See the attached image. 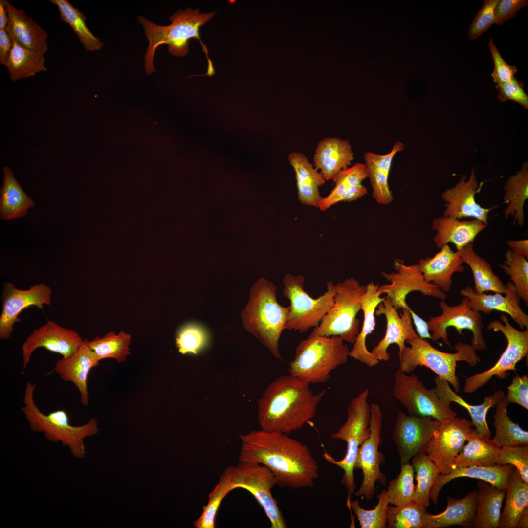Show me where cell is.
Masks as SVG:
<instances>
[{
    "label": "cell",
    "instance_id": "6da1fadb",
    "mask_svg": "<svg viewBox=\"0 0 528 528\" xmlns=\"http://www.w3.org/2000/svg\"><path fill=\"white\" fill-rule=\"evenodd\" d=\"M288 435L262 429L241 435L239 461L265 465L280 487H312L318 463L307 445Z\"/></svg>",
    "mask_w": 528,
    "mask_h": 528
},
{
    "label": "cell",
    "instance_id": "7a4b0ae2",
    "mask_svg": "<svg viewBox=\"0 0 528 528\" xmlns=\"http://www.w3.org/2000/svg\"><path fill=\"white\" fill-rule=\"evenodd\" d=\"M310 384L290 374L271 382L257 403L261 429L289 434L310 422L326 393L314 394Z\"/></svg>",
    "mask_w": 528,
    "mask_h": 528
},
{
    "label": "cell",
    "instance_id": "3957f363",
    "mask_svg": "<svg viewBox=\"0 0 528 528\" xmlns=\"http://www.w3.org/2000/svg\"><path fill=\"white\" fill-rule=\"evenodd\" d=\"M215 15V12L201 13L198 9L179 10L169 17L171 22L167 26L158 25L144 17L137 19L142 25L149 44L144 55V69L150 75L155 72L154 58L157 48L163 44L168 45L169 52L176 57L185 56L188 52L189 40L198 39L207 59V70L205 75L211 76L215 73L213 63L209 58L207 47L199 35V29Z\"/></svg>",
    "mask_w": 528,
    "mask_h": 528
},
{
    "label": "cell",
    "instance_id": "277c9868",
    "mask_svg": "<svg viewBox=\"0 0 528 528\" xmlns=\"http://www.w3.org/2000/svg\"><path fill=\"white\" fill-rule=\"evenodd\" d=\"M276 286L260 278L252 286L248 303L241 313L244 329L266 347L277 359H282L279 342L285 330L289 310L277 300Z\"/></svg>",
    "mask_w": 528,
    "mask_h": 528
},
{
    "label": "cell",
    "instance_id": "5b68a950",
    "mask_svg": "<svg viewBox=\"0 0 528 528\" xmlns=\"http://www.w3.org/2000/svg\"><path fill=\"white\" fill-rule=\"evenodd\" d=\"M36 386L30 381L27 382L23 399L24 405L21 407L31 430L43 433L48 440L53 442L61 441L64 446L68 447L74 457L83 458L86 454L84 439L99 432L97 420L92 418L85 424L73 426L64 410L44 414L34 401Z\"/></svg>",
    "mask_w": 528,
    "mask_h": 528
},
{
    "label": "cell",
    "instance_id": "8992f818",
    "mask_svg": "<svg viewBox=\"0 0 528 528\" xmlns=\"http://www.w3.org/2000/svg\"><path fill=\"white\" fill-rule=\"evenodd\" d=\"M350 351L338 336L309 335L297 346L289 374L309 384L326 382L331 371L347 363Z\"/></svg>",
    "mask_w": 528,
    "mask_h": 528
},
{
    "label": "cell",
    "instance_id": "52a82bcc",
    "mask_svg": "<svg viewBox=\"0 0 528 528\" xmlns=\"http://www.w3.org/2000/svg\"><path fill=\"white\" fill-rule=\"evenodd\" d=\"M406 342L405 346L398 352L399 369L407 374L413 372L418 366H425L434 372L440 379L452 384L457 393L460 390V383L456 374L457 362L464 361L471 366H475L480 361L476 350L471 345L457 343L454 353L438 350L426 339L418 335Z\"/></svg>",
    "mask_w": 528,
    "mask_h": 528
},
{
    "label": "cell",
    "instance_id": "ba28073f",
    "mask_svg": "<svg viewBox=\"0 0 528 528\" xmlns=\"http://www.w3.org/2000/svg\"><path fill=\"white\" fill-rule=\"evenodd\" d=\"M369 394V389H366L351 401L347 407L346 421L331 435L333 439L346 442L347 451L344 458L336 460L326 451L322 454L328 462L343 470L341 483L348 490L347 501H351V496L356 489L354 470L358 449L370 435V405L367 401Z\"/></svg>",
    "mask_w": 528,
    "mask_h": 528
},
{
    "label": "cell",
    "instance_id": "9c48e42d",
    "mask_svg": "<svg viewBox=\"0 0 528 528\" xmlns=\"http://www.w3.org/2000/svg\"><path fill=\"white\" fill-rule=\"evenodd\" d=\"M334 302L310 336H338L353 344L359 332L360 322L356 316L361 310L362 299L366 291L353 277L335 284Z\"/></svg>",
    "mask_w": 528,
    "mask_h": 528
},
{
    "label": "cell",
    "instance_id": "30bf717a",
    "mask_svg": "<svg viewBox=\"0 0 528 528\" xmlns=\"http://www.w3.org/2000/svg\"><path fill=\"white\" fill-rule=\"evenodd\" d=\"M304 281L301 275L287 273L283 277V294L290 303L285 330L304 333L317 327L333 304L336 287L333 282L328 281L327 290L313 298L305 290Z\"/></svg>",
    "mask_w": 528,
    "mask_h": 528
},
{
    "label": "cell",
    "instance_id": "8fae6325",
    "mask_svg": "<svg viewBox=\"0 0 528 528\" xmlns=\"http://www.w3.org/2000/svg\"><path fill=\"white\" fill-rule=\"evenodd\" d=\"M232 490H247L264 510L270 523L271 528H286L287 526L271 489L276 485L273 473L265 465L239 461L235 465L226 467L222 474Z\"/></svg>",
    "mask_w": 528,
    "mask_h": 528
},
{
    "label": "cell",
    "instance_id": "7c38bea8",
    "mask_svg": "<svg viewBox=\"0 0 528 528\" xmlns=\"http://www.w3.org/2000/svg\"><path fill=\"white\" fill-rule=\"evenodd\" d=\"M500 319L488 324L487 330L500 331L507 340V346L495 364L490 369L467 377L463 387L464 392L473 393L486 384L494 376L504 379L509 375L507 371L515 370L516 364L528 355V329L520 331L510 323L506 315L502 313Z\"/></svg>",
    "mask_w": 528,
    "mask_h": 528
},
{
    "label": "cell",
    "instance_id": "4fadbf2b",
    "mask_svg": "<svg viewBox=\"0 0 528 528\" xmlns=\"http://www.w3.org/2000/svg\"><path fill=\"white\" fill-rule=\"evenodd\" d=\"M392 394L409 415L431 417L440 422L457 416L450 405L440 399L434 389H427L414 374L408 375L398 369L395 373Z\"/></svg>",
    "mask_w": 528,
    "mask_h": 528
},
{
    "label": "cell",
    "instance_id": "5bb4252c",
    "mask_svg": "<svg viewBox=\"0 0 528 528\" xmlns=\"http://www.w3.org/2000/svg\"><path fill=\"white\" fill-rule=\"evenodd\" d=\"M439 305L441 314L430 317L427 321L429 330L432 332V340L437 341L441 339L447 346L451 347L447 329L452 327L455 328L459 335L463 334L464 330H470L473 334L471 345L476 350L487 348L483 333L482 315L471 308L468 298L463 297L460 304L452 306L441 300Z\"/></svg>",
    "mask_w": 528,
    "mask_h": 528
},
{
    "label": "cell",
    "instance_id": "9a60e30c",
    "mask_svg": "<svg viewBox=\"0 0 528 528\" xmlns=\"http://www.w3.org/2000/svg\"><path fill=\"white\" fill-rule=\"evenodd\" d=\"M383 414L381 409L376 403L370 405V435L360 446L355 463L354 470L361 469L363 475L362 484L354 493L357 496L371 499L375 492V484L377 481L385 485L386 479L380 470V465L385 461V456L378 450L382 443L381 436Z\"/></svg>",
    "mask_w": 528,
    "mask_h": 528
},
{
    "label": "cell",
    "instance_id": "2e32d148",
    "mask_svg": "<svg viewBox=\"0 0 528 528\" xmlns=\"http://www.w3.org/2000/svg\"><path fill=\"white\" fill-rule=\"evenodd\" d=\"M394 272H381L382 276L390 282L379 286L380 295L385 293L394 307L397 310L409 308L406 302L407 296L411 292L419 291L423 295L444 300L446 294L434 284L424 279L418 264L407 265L403 260L394 261Z\"/></svg>",
    "mask_w": 528,
    "mask_h": 528
},
{
    "label": "cell",
    "instance_id": "e0dca14e",
    "mask_svg": "<svg viewBox=\"0 0 528 528\" xmlns=\"http://www.w3.org/2000/svg\"><path fill=\"white\" fill-rule=\"evenodd\" d=\"M428 442L425 452L440 471L447 474L452 469L455 458L460 453L473 428L465 418H446L440 422Z\"/></svg>",
    "mask_w": 528,
    "mask_h": 528
},
{
    "label": "cell",
    "instance_id": "ac0fdd59",
    "mask_svg": "<svg viewBox=\"0 0 528 528\" xmlns=\"http://www.w3.org/2000/svg\"><path fill=\"white\" fill-rule=\"evenodd\" d=\"M440 422L431 417L407 414L400 410L393 429V440L400 465L410 462L415 456L425 452L426 447Z\"/></svg>",
    "mask_w": 528,
    "mask_h": 528
},
{
    "label": "cell",
    "instance_id": "d6986e66",
    "mask_svg": "<svg viewBox=\"0 0 528 528\" xmlns=\"http://www.w3.org/2000/svg\"><path fill=\"white\" fill-rule=\"evenodd\" d=\"M52 290L43 282L28 289H18L12 282H5L2 291V312L0 317V338L9 339L16 323L21 321L19 314L30 306L42 309L51 302Z\"/></svg>",
    "mask_w": 528,
    "mask_h": 528
},
{
    "label": "cell",
    "instance_id": "ffe728a7",
    "mask_svg": "<svg viewBox=\"0 0 528 528\" xmlns=\"http://www.w3.org/2000/svg\"><path fill=\"white\" fill-rule=\"evenodd\" d=\"M84 340L75 330L59 325L52 320L35 329L28 336L22 347L23 373L31 355L39 348L60 354L63 358L73 354L82 345Z\"/></svg>",
    "mask_w": 528,
    "mask_h": 528
},
{
    "label": "cell",
    "instance_id": "44dd1931",
    "mask_svg": "<svg viewBox=\"0 0 528 528\" xmlns=\"http://www.w3.org/2000/svg\"><path fill=\"white\" fill-rule=\"evenodd\" d=\"M466 177L462 176L454 186L441 194L442 199L445 202L443 216L458 220L472 218L488 225V214L497 206L486 208L478 204L475 195L480 192L483 183L481 185L478 183L474 169L467 180Z\"/></svg>",
    "mask_w": 528,
    "mask_h": 528
},
{
    "label": "cell",
    "instance_id": "7402d4cb",
    "mask_svg": "<svg viewBox=\"0 0 528 528\" xmlns=\"http://www.w3.org/2000/svg\"><path fill=\"white\" fill-rule=\"evenodd\" d=\"M409 308L408 309L403 308L402 313L399 315L398 310L393 306L390 298L386 296L385 299L377 305L375 316L384 315L386 319L385 334L371 352L379 361H387L390 359V355L387 349L390 345L397 344L399 352H401L406 346V341L418 335L412 325Z\"/></svg>",
    "mask_w": 528,
    "mask_h": 528
},
{
    "label": "cell",
    "instance_id": "603a6c76",
    "mask_svg": "<svg viewBox=\"0 0 528 528\" xmlns=\"http://www.w3.org/2000/svg\"><path fill=\"white\" fill-rule=\"evenodd\" d=\"M505 285V296L500 293H495L494 294L484 293L478 294L469 286L462 289L460 294L462 297L469 298L471 307L475 310L485 314H489L493 310L506 313L520 329H528V315L520 307V299L516 292L513 284L511 281H509Z\"/></svg>",
    "mask_w": 528,
    "mask_h": 528
},
{
    "label": "cell",
    "instance_id": "cb8c5ba5",
    "mask_svg": "<svg viewBox=\"0 0 528 528\" xmlns=\"http://www.w3.org/2000/svg\"><path fill=\"white\" fill-rule=\"evenodd\" d=\"M88 341L84 340L82 345L71 356L58 360L53 369L62 380L75 386L80 393V401L85 406L88 405L89 401L87 385L89 373L100 361L88 346Z\"/></svg>",
    "mask_w": 528,
    "mask_h": 528
},
{
    "label": "cell",
    "instance_id": "d4e9b609",
    "mask_svg": "<svg viewBox=\"0 0 528 528\" xmlns=\"http://www.w3.org/2000/svg\"><path fill=\"white\" fill-rule=\"evenodd\" d=\"M433 257L421 258L418 264L424 279L445 293L450 291L452 275L464 270L459 251H454L448 244L444 245Z\"/></svg>",
    "mask_w": 528,
    "mask_h": 528
},
{
    "label": "cell",
    "instance_id": "484cf974",
    "mask_svg": "<svg viewBox=\"0 0 528 528\" xmlns=\"http://www.w3.org/2000/svg\"><path fill=\"white\" fill-rule=\"evenodd\" d=\"M2 0L8 16L6 30L12 41L44 55L48 50L47 33L23 10L15 7L7 0Z\"/></svg>",
    "mask_w": 528,
    "mask_h": 528
},
{
    "label": "cell",
    "instance_id": "4316f807",
    "mask_svg": "<svg viewBox=\"0 0 528 528\" xmlns=\"http://www.w3.org/2000/svg\"><path fill=\"white\" fill-rule=\"evenodd\" d=\"M487 227V225L477 219L460 220L444 216L437 217L432 223V228L436 232L433 242L440 249L452 243L459 251L473 243L477 235Z\"/></svg>",
    "mask_w": 528,
    "mask_h": 528
},
{
    "label": "cell",
    "instance_id": "83f0119b",
    "mask_svg": "<svg viewBox=\"0 0 528 528\" xmlns=\"http://www.w3.org/2000/svg\"><path fill=\"white\" fill-rule=\"evenodd\" d=\"M368 178L364 163H357L339 172L332 179L334 187L326 197L322 198L318 207L326 211L340 202H351L361 198L367 193L362 181Z\"/></svg>",
    "mask_w": 528,
    "mask_h": 528
},
{
    "label": "cell",
    "instance_id": "f1b7e54d",
    "mask_svg": "<svg viewBox=\"0 0 528 528\" xmlns=\"http://www.w3.org/2000/svg\"><path fill=\"white\" fill-rule=\"evenodd\" d=\"M404 148V144L398 141L386 154H378L372 152H367L364 154V164L372 188V197L378 204L388 205L394 200L389 185V173L394 156Z\"/></svg>",
    "mask_w": 528,
    "mask_h": 528
},
{
    "label": "cell",
    "instance_id": "f546056e",
    "mask_svg": "<svg viewBox=\"0 0 528 528\" xmlns=\"http://www.w3.org/2000/svg\"><path fill=\"white\" fill-rule=\"evenodd\" d=\"M514 468L510 464L453 468L447 474L440 473L438 475L431 490L430 500L437 505L439 494L442 487L451 480L459 477H466L483 480L500 489L506 490Z\"/></svg>",
    "mask_w": 528,
    "mask_h": 528
},
{
    "label": "cell",
    "instance_id": "4dcf8cb0",
    "mask_svg": "<svg viewBox=\"0 0 528 528\" xmlns=\"http://www.w3.org/2000/svg\"><path fill=\"white\" fill-rule=\"evenodd\" d=\"M379 287V284L374 282L366 285L361 303L364 315L363 325L349 353L350 357L370 367L377 365L379 362L368 350L366 344V338L374 331L376 325L374 313L376 307L385 298V296L380 297L378 291Z\"/></svg>",
    "mask_w": 528,
    "mask_h": 528
},
{
    "label": "cell",
    "instance_id": "1f68e13d",
    "mask_svg": "<svg viewBox=\"0 0 528 528\" xmlns=\"http://www.w3.org/2000/svg\"><path fill=\"white\" fill-rule=\"evenodd\" d=\"M353 159V152L347 140L325 138L317 144L314 155V167L320 170L325 180H329L349 167Z\"/></svg>",
    "mask_w": 528,
    "mask_h": 528
},
{
    "label": "cell",
    "instance_id": "d6a6232c",
    "mask_svg": "<svg viewBox=\"0 0 528 528\" xmlns=\"http://www.w3.org/2000/svg\"><path fill=\"white\" fill-rule=\"evenodd\" d=\"M434 382L435 387L434 389L440 399L446 405H450V403L453 402L466 409L475 429L480 434L490 438L491 432L486 420L487 413L488 410L496 405L499 400L505 396L504 392L499 390L491 395L484 397V402L482 404L473 405L468 403L454 392L447 381L437 376Z\"/></svg>",
    "mask_w": 528,
    "mask_h": 528
},
{
    "label": "cell",
    "instance_id": "836d02e7",
    "mask_svg": "<svg viewBox=\"0 0 528 528\" xmlns=\"http://www.w3.org/2000/svg\"><path fill=\"white\" fill-rule=\"evenodd\" d=\"M478 504V492L471 491L464 497L457 499L447 497L446 509L438 514L428 513L427 528H442L455 525L473 527Z\"/></svg>",
    "mask_w": 528,
    "mask_h": 528
},
{
    "label": "cell",
    "instance_id": "e575fe53",
    "mask_svg": "<svg viewBox=\"0 0 528 528\" xmlns=\"http://www.w3.org/2000/svg\"><path fill=\"white\" fill-rule=\"evenodd\" d=\"M288 160L296 174L298 200L303 204L318 207L322 198L319 187L325 183L323 176L302 153H291Z\"/></svg>",
    "mask_w": 528,
    "mask_h": 528
},
{
    "label": "cell",
    "instance_id": "d590c367",
    "mask_svg": "<svg viewBox=\"0 0 528 528\" xmlns=\"http://www.w3.org/2000/svg\"><path fill=\"white\" fill-rule=\"evenodd\" d=\"M466 441L455 458L452 469L472 466H492L496 464L501 447L492 440L473 429Z\"/></svg>",
    "mask_w": 528,
    "mask_h": 528
},
{
    "label": "cell",
    "instance_id": "8d00e7d4",
    "mask_svg": "<svg viewBox=\"0 0 528 528\" xmlns=\"http://www.w3.org/2000/svg\"><path fill=\"white\" fill-rule=\"evenodd\" d=\"M478 504L474 528H497L506 490L500 489L487 482L479 480Z\"/></svg>",
    "mask_w": 528,
    "mask_h": 528
},
{
    "label": "cell",
    "instance_id": "74e56055",
    "mask_svg": "<svg viewBox=\"0 0 528 528\" xmlns=\"http://www.w3.org/2000/svg\"><path fill=\"white\" fill-rule=\"evenodd\" d=\"M4 177L0 189V213L2 220H10L26 215L34 202L23 191L8 167L3 168Z\"/></svg>",
    "mask_w": 528,
    "mask_h": 528
},
{
    "label": "cell",
    "instance_id": "f35d334b",
    "mask_svg": "<svg viewBox=\"0 0 528 528\" xmlns=\"http://www.w3.org/2000/svg\"><path fill=\"white\" fill-rule=\"evenodd\" d=\"M504 189L503 201L508 204L505 210L506 219L514 217V224L522 227L525 223L524 206L528 199V162L525 161L515 174L510 176L506 181Z\"/></svg>",
    "mask_w": 528,
    "mask_h": 528
},
{
    "label": "cell",
    "instance_id": "ab89813d",
    "mask_svg": "<svg viewBox=\"0 0 528 528\" xmlns=\"http://www.w3.org/2000/svg\"><path fill=\"white\" fill-rule=\"evenodd\" d=\"M459 251L463 263L467 264L472 272L476 293L492 291L505 294V284L494 273L490 264L474 251L473 243L465 245Z\"/></svg>",
    "mask_w": 528,
    "mask_h": 528
},
{
    "label": "cell",
    "instance_id": "60d3db41",
    "mask_svg": "<svg viewBox=\"0 0 528 528\" xmlns=\"http://www.w3.org/2000/svg\"><path fill=\"white\" fill-rule=\"evenodd\" d=\"M506 499L498 528H516L519 517L528 506V484L515 467L506 489Z\"/></svg>",
    "mask_w": 528,
    "mask_h": 528
},
{
    "label": "cell",
    "instance_id": "b9f144b4",
    "mask_svg": "<svg viewBox=\"0 0 528 528\" xmlns=\"http://www.w3.org/2000/svg\"><path fill=\"white\" fill-rule=\"evenodd\" d=\"M44 61L43 54L12 41V49L5 66L10 79L15 81L34 76L39 72H46Z\"/></svg>",
    "mask_w": 528,
    "mask_h": 528
},
{
    "label": "cell",
    "instance_id": "7bdbcfd3",
    "mask_svg": "<svg viewBox=\"0 0 528 528\" xmlns=\"http://www.w3.org/2000/svg\"><path fill=\"white\" fill-rule=\"evenodd\" d=\"M505 396L496 404V412L493 415L495 434L492 440L500 447L528 445V432L509 418L507 411L508 404Z\"/></svg>",
    "mask_w": 528,
    "mask_h": 528
},
{
    "label": "cell",
    "instance_id": "ee69618b",
    "mask_svg": "<svg viewBox=\"0 0 528 528\" xmlns=\"http://www.w3.org/2000/svg\"><path fill=\"white\" fill-rule=\"evenodd\" d=\"M47 1L57 6L60 19L71 26L87 51H98L104 45L100 39L95 36L87 26L85 16L72 6L68 0Z\"/></svg>",
    "mask_w": 528,
    "mask_h": 528
},
{
    "label": "cell",
    "instance_id": "f6af8a7d",
    "mask_svg": "<svg viewBox=\"0 0 528 528\" xmlns=\"http://www.w3.org/2000/svg\"><path fill=\"white\" fill-rule=\"evenodd\" d=\"M411 460L417 482L413 501L426 509L430 506L431 489L440 471L425 452Z\"/></svg>",
    "mask_w": 528,
    "mask_h": 528
},
{
    "label": "cell",
    "instance_id": "bcb514c9",
    "mask_svg": "<svg viewBox=\"0 0 528 528\" xmlns=\"http://www.w3.org/2000/svg\"><path fill=\"white\" fill-rule=\"evenodd\" d=\"M131 341L130 334L124 332L116 334L111 331L102 337H97L91 341H88V344L99 361L113 358L121 363L125 361L130 353Z\"/></svg>",
    "mask_w": 528,
    "mask_h": 528
},
{
    "label": "cell",
    "instance_id": "7dc6e473",
    "mask_svg": "<svg viewBox=\"0 0 528 528\" xmlns=\"http://www.w3.org/2000/svg\"><path fill=\"white\" fill-rule=\"evenodd\" d=\"M426 509L412 502L402 506H388V528H427Z\"/></svg>",
    "mask_w": 528,
    "mask_h": 528
},
{
    "label": "cell",
    "instance_id": "c3c4849f",
    "mask_svg": "<svg viewBox=\"0 0 528 528\" xmlns=\"http://www.w3.org/2000/svg\"><path fill=\"white\" fill-rule=\"evenodd\" d=\"M500 268L510 277L516 292L528 306V261L524 256L509 249L505 253V260Z\"/></svg>",
    "mask_w": 528,
    "mask_h": 528
},
{
    "label": "cell",
    "instance_id": "681fc988",
    "mask_svg": "<svg viewBox=\"0 0 528 528\" xmlns=\"http://www.w3.org/2000/svg\"><path fill=\"white\" fill-rule=\"evenodd\" d=\"M400 473L390 482L386 490L390 504L402 506L413 502L415 486L414 484V470L407 462L400 465Z\"/></svg>",
    "mask_w": 528,
    "mask_h": 528
},
{
    "label": "cell",
    "instance_id": "f907efd6",
    "mask_svg": "<svg viewBox=\"0 0 528 528\" xmlns=\"http://www.w3.org/2000/svg\"><path fill=\"white\" fill-rule=\"evenodd\" d=\"M377 505L371 510L360 507L358 500L351 501L347 506L352 509L362 528H386L388 522V506L390 501L386 490L378 496Z\"/></svg>",
    "mask_w": 528,
    "mask_h": 528
},
{
    "label": "cell",
    "instance_id": "816d5d0a",
    "mask_svg": "<svg viewBox=\"0 0 528 528\" xmlns=\"http://www.w3.org/2000/svg\"><path fill=\"white\" fill-rule=\"evenodd\" d=\"M232 490L225 477L221 475L218 484L209 494L207 505L203 506L201 515L193 522L196 528H215L217 511L221 503Z\"/></svg>",
    "mask_w": 528,
    "mask_h": 528
},
{
    "label": "cell",
    "instance_id": "f5cc1de1",
    "mask_svg": "<svg viewBox=\"0 0 528 528\" xmlns=\"http://www.w3.org/2000/svg\"><path fill=\"white\" fill-rule=\"evenodd\" d=\"M208 341L207 333L202 327L190 324L179 331L176 344L180 353L197 354L206 347Z\"/></svg>",
    "mask_w": 528,
    "mask_h": 528
},
{
    "label": "cell",
    "instance_id": "db71d44e",
    "mask_svg": "<svg viewBox=\"0 0 528 528\" xmlns=\"http://www.w3.org/2000/svg\"><path fill=\"white\" fill-rule=\"evenodd\" d=\"M496 464L513 465L523 481L528 484V445L501 447Z\"/></svg>",
    "mask_w": 528,
    "mask_h": 528
},
{
    "label": "cell",
    "instance_id": "11a10c76",
    "mask_svg": "<svg viewBox=\"0 0 528 528\" xmlns=\"http://www.w3.org/2000/svg\"><path fill=\"white\" fill-rule=\"evenodd\" d=\"M499 0H485L482 8L475 17L469 28L468 35L475 40L495 23V8Z\"/></svg>",
    "mask_w": 528,
    "mask_h": 528
},
{
    "label": "cell",
    "instance_id": "9f6ffc18",
    "mask_svg": "<svg viewBox=\"0 0 528 528\" xmlns=\"http://www.w3.org/2000/svg\"><path fill=\"white\" fill-rule=\"evenodd\" d=\"M489 50L494 62V67L491 73L493 82L504 83L512 80L517 69L514 66L508 65L502 58L491 37L488 42Z\"/></svg>",
    "mask_w": 528,
    "mask_h": 528
},
{
    "label": "cell",
    "instance_id": "6f0895ef",
    "mask_svg": "<svg viewBox=\"0 0 528 528\" xmlns=\"http://www.w3.org/2000/svg\"><path fill=\"white\" fill-rule=\"evenodd\" d=\"M495 88L499 92L498 98L501 101L512 100L525 109H528V96L524 91L523 84L515 77L508 82L497 84Z\"/></svg>",
    "mask_w": 528,
    "mask_h": 528
},
{
    "label": "cell",
    "instance_id": "680465c9",
    "mask_svg": "<svg viewBox=\"0 0 528 528\" xmlns=\"http://www.w3.org/2000/svg\"><path fill=\"white\" fill-rule=\"evenodd\" d=\"M508 404L515 403L528 409V376H515L511 383L507 387V392L505 396Z\"/></svg>",
    "mask_w": 528,
    "mask_h": 528
},
{
    "label": "cell",
    "instance_id": "91938a15",
    "mask_svg": "<svg viewBox=\"0 0 528 528\" xmlns=\"http://www.w3.org/2000/svg\"><path fill=\"white\" fill-rule=\"evenodd\" d=\"M528 4L527 0H499L495 8V24L501 25L508 20L515 18L517 12Z\"/></svg>",
    "mask_w": 528,
    "mask_h": 528
},
{
    "label": "cell",
    "instance_id": "94428289",
    "mask_svg": "<svg viewBox=\"0 0 528 528\" xmlns=\"http://www.w3.org/2000/svg\"><path fill=\"white\" fill-rule=\"evenodd\" d=\"M12 46V41L5 29H0V64L6 66Z\"/></svg>",
    "mask_w": 528,
    "mask_h": 528
},
{
    "label": "cell",
    "instance_id": "6125c7cd",
    "mask_svg": "<svg viewBox=\"0 0 528 528\" xmlns=\"http://www.w3.org/2000/svg\"><path fill=\"white\" fill-rule=\"evenodd\" d=\"M411 318L416 327L418 335L422 339H431L427 322L418 315L410 308H409Z\"/></svg>",
    "mask_w": 528,
    "mask_h": 528
},
{
    "label": "cell",
    "instance_id": "be15d7a7",
    "mask_svg": "<svg viewBox=\"0 0 528 528\" xmlns=\"http://www.w3.org/2000/svg\"><path fill=\"white\" fill-rule=\"evenodd\" d=\"M507 244L513 252L528 259V240H513L507 242Z\"/></svg>",
    "mask_w": 528,
    "mask_h": 528
},
{
    "label": "cell",
    "instance_id": "e7e4bbea",
    "mask_svg": "<svg viewBox=\"0 0 528 528\" xmlns=\"http://www.w3.org/2000/svg\"><path fill=\"white\" fill-rule=\"evenodd\" d=\"M8 22L7 10L2 0H0V29H5Z\"/></svg>",
    "mask_w": 528,
    "mask_h": 528
},
{
    "label": "cell",
    "instance_id": "03108f58",
    "mask_svg": "<svg viewBox=\"0 0 528 528\" xmlns=\"http://www.w3.org/2000/svg\"><path fill=\"white\" fill-rule=\"evenodd\" d=\"M528 528V506H527L521 513L516 528Z\"/></svg>",
    "mask_w": 528,
    "mask_h": 528
}]
</instances>
